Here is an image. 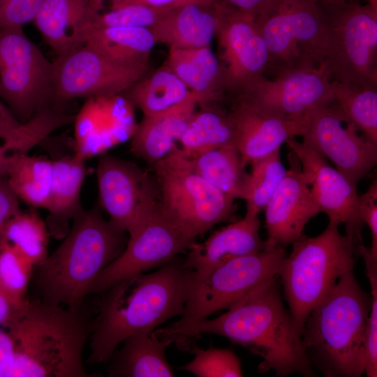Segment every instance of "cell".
<instances>
[{"mask_svg": "<svg viewBox=\"0 0 377 377\" xmlns=\"http://www.w3.org/2000/svg\"><path fill=\"white\" fill-rule=\"evenodd\" d=\"M183 261L177 256L153 273L127 278L100 294L98 316L91 325L89 364L106 363L125 339L151 334L168 319L182 315Z\"/></svg>", "mask_w": 377, "mask_h": 377, "instance_id": "obj_2", "label": "cell"}, {"mask_svg": "<svg viewBox=\"0 0 377 377\" xmlns=\"http://www.w3.org/2000/svg\"><path fill=\"white\" fill-rule=\"evenodd\" d=\"M84 43L116 61L149 64L157 41L149 28L116 27L91 29Z\"/></svg>", "mask_w": 377, "mask_h": 377, "instance_id": "obj_31", "label": "cell"}, {"mask_svg": "<svg viewBox=\"0 0 377 377\" xmlns=\"http://www.w3.org/2000/svg\"><path fill=\"white\" fill-rule=\"evenodd\" d=\"M338 227L329 222L320 235H303L291 244L290 253L279 265L277 276L300 334L313 309L343 274L353 269L356 246Z\"/></svg>", "mask_w": 377, "mask_h": 377, "instance_id": "obj_6", "label": "cell"}, {"mask_svg": "<svg viewBox=\"0 0 377 377\" xmlns=\"http://www.w3.org/2000/svg\"><path fill=\"white\" fill-rule=\"evenodd\" d=\"M91 321L73 310L27 300L4 327L13 341V377H88L83 353Z\"/></svg>", "mask_w": 377, "mask_h": 377, "instance_id": "obj_3", "label": "cell"}, {"mask_svg": "<svg viewBox=\"0 0 377 377\" xmlns=\"http://www.w3.org/2000/svg\"><path fill=\"white\" fill-rule=\"evenodd\" d=\"M165 64L195 95L202 107L224 101L221 65L210 46L170 49Z\"/></svg>", "mask_w": 377, "mask_h": 377, "instance_id": "obj_26", "label": "cell"}, {"mask_svg": "<svg viewBox=\"0 0 377 377\" xmlns=\"http://www.w3.org/2000/svg\"><path fill=\"white\" fill-rule=\"evenodd\" d=\"M371 296L353 269L343 274L306 320L301 340L311 363L327 377H360Z\"/></svg>", "mask_w": 377, "mask_h": 377, "instance_id": "obj_5", "label": "cell"}, {"mask_svg": "<svg viewBox=\"0 0 377 377\" xmlns=\"http://www.w3.org/2000/svg\"><path fill=\"white\" fill-rule=\"evenodd\" d=\"M90 0H43L34 22L57 56L84 43Z\"/></svg>", "mask_w": 377, "mask_h": 377, "instance_id": "obj_25", "label": "cell"}, {"mask_svg": "<svg viewBox=\"0 0 377 377\" xmlns=\"http://www.w3.org/2000/svg\"><path fill=\"white\" fill-rule=\"evenodd\" d=\"M50 235L47 223L36 211L21 209L6 223L0 243L13 246L36 267L48 256Z\"/></svg>", "mask_w": 377, "mask_h": 377, "instance_id": "obj_34", "label": "cell"}, {"mask_svg": "<svg viewBox=\"0 0 377 377\" xmlns=\"http://www.w3.org/2000/svg\"><path fill=\"white\" fill-rule=\"evenodd\" d=\"M212 105L195 112L179 140L181 154L190 158L205 151L235 144V126L228 110Z\"/></svg>", "mask_w": 377, "mask_h": 377, "instance_id": "obj_30", "label": "cell"}, {"mask_svg": "<svg viewBox=\"0 0 377 377\" xmlns=\"http://www.w3.org/2000/svg\"><path fill=\"white\" fill-rule=\"evenodd\" d=\"M358 254L364 260L371 289V307L367 323L363 346V366L368 377L377 376V260L372 258L367 247L362 246Z\"/></svg>", "mask_w": 377, "mask_h": 377, "instance_id": "obj_40", "label": "cell"}, {"mask_svg": "<svg viewBox=\"0 0 377 377\" xmlns=\"http://www.w3.org/2000/svg\"><path fill=\"white\" fill-rule=\"evenodd\" d=\"M218 2L215 36L226 98L265 75L269 52L253 15Z\"/></svg>", "mask_w": 377, "mask_h": 377, "instance_id": "obj_15", "label": "cell"}, {"mask_svg": "<svg viewBox=\"0 0 377 377\" xmlns=\"http://www.w3.org/2000/svg\"><path fill=\"white\" fill-rule=\"evenodd\" d=\"M186 159L191 167L214 186L234 200H245L249 173L245 170L235 144L222 146Z\"/></svg>", "mask_w": 377, "mask_h": 377, "instance_id": "obj_28", "label": "cell"}, {"mask_svg": "<svg viewBox=\"0 0 377 377\" xmlns=\"http://www.w3.org/2000/svg\"><path fill=\"white\" fill-rule=\"evenodd\" d=\"M15 352L8 330L0 327V377H13Z\"/></svg>", "mask_w": 377, "mask_h": 377, "instance_id": "obj_44", "label": "cell"}, {"mask_svg": "<svg viewBox=\"0 0 377 377\" xmlns=\"http://www.w3.org/2000/svg\"><path fill=\"white\" fill-rule=\"evenodd\" d=\"M53 71L22 26L0 29V98L21 122L52 98Z\"/></svg>", "mask_w": 377, "mask_h": 377, "instance_id": "obj_11", "label": "cell"}, {"mask_svg": "<svg viewBox=\"0 0 377 377\" xmlns=\"http://www.w3.org/2000/svg\"><path fill=\"white\" fill-rule=\"evenodd\" d=\"M285 249H266L232 259L205 276L186 269V300L181 318L165 331L189 326L229 309L261 283L277 276Z\"/></svg>", "mask_w": 377, "mask_h": 377, "instance_id": "obj_9", "label": "cell"}, {"mask_svg": "<svg viewBox=\"0 0 377 377\" xmlns=\"http://www.w3.org/2000/svg\"><path fill=\"white\" fill-rule=\"evenodd\" d=\"M20 201L10 188L6 177L0 176V239L8 221L21 210Z\"/></svg>", "mask_w": 377, "mask_h": 377, "instance_id": "obj_43", "label": "cell"}, {"mask_svg": "<svg viewBox=\"0 0 377 377\" xmlns=\"http://www.w3.org/2000/svg\"><path fill=\"white\" fill-rule=\"evenodd\" d=\"M258 214L246 211L243 218L214 231L205 241L193 242L184 267L202 277L232 259L268 249L260 237Z\"/></svg>", "mask_w": 377, "mask_h": 377, "instance_id": "obj_21", "label": "cell"}, {"mask_svg": "<svg viewBox=\"0 0 377 377\" xmlns=\"http://www.w3.org/2000/svg\"><path fill=\"white\" fill-rule=\"evenodd\" d=\"M149 7L169 8L188 3H210L216 0H131Z\"/></svg>", "mask_w": 377, "mask_h": 377, "instance_id": "obj_47", "label": "cell"}, {"mask_svg": "<svg viewBox=\"0 0 377 377\" xmlns=\"http://www.w3.org/2000/svg\"><path fill=\"white\" fill-rule=\"evenodd\" d=\"M255 19L269 52L265 75L276 77L325 62L327 34L315 0H274Z\"/></svg>", "mask_w": 377, "mask_h": 377, "instance_id": "obj_7", "label": "cell"}, {"mask_svg": "<svg viewBox=\"0 0 377 377\" xmlns=\"http://www.w3.org/2000/svg\"><path fill=\"white\" fill-rule=\"evenodd\" d=\"M193 242L158 206L138 234L128 238L122 253L98 274L89 295H100L120 281L168 264Z\"/></svg>", "mask_w": 377, "mask_h": 377, "instance_id": "obj_16", "label": "cell"}, {"mask_svg": "<svg viewBox=\"0 0 377 377\" xmlns=\"http://www.w3.org/2000/svg\"><path fill=\"white\" fill-rule=\"evenodd\" d=\"M358 212L369 227L371 245L368 248L370 255L377 259V179L375 178L365 193L358 195Z\"/></svg>", "mask_w": 377, "mask_h": 377, "instance_id": "obj_42", "label": "cell"}, {"mask_svg": "<svg viewBox=\"0 0 377 377\" xmlns=\"http://www.w3.org/2000/svg\"><path fill=\"white\" fill-rule=\"evenodd\" d=\"M94 207L72 221L60 245L36 267L38 299L76 310L98 274L125 249L128 237Z\"/></svg>", "mask_w": 377, "mask_h": 377, "instance_id": "obj_4", "label": "cell"}, {"mask_svg": "<svg viewBox=\"0 0 377 377\" xmlns=\"http://www.w3.org/2000/svg\"><path fill=\"white\" fill-rule=\"evenodd\" d=\"M320 6H335L344 3L346 0H315ZM367 3L377 7V0H364Z\"/></svg>", "mask_w": 377, "mask_h": 377, "instance_id": "obj_49", "label": "cell"}, {"mask_svg": "<svg viewBox=\"0 0 377 377\" xmlns=\"http://www.w3.org/2000/svg\"><path fill=\"white\" fill-rule=\"evenodd\" d=\"M96 173L101 208L128 238L134 237L158 206L154 177L135 163L111 155L101 156Z\"/></svg>", "mask_w": 377, "mask_h": 377, "instance_id": "obj_13", "label": "cell"}, {"mask_svg": "<svg viewBox=\"0 0 377 377\" xmlns=\"http://www.w3.org/2000/svg\"><path fill=\"white\" fill-rule=\"evenodd\" d=\"M239 11L256 17L274 0H217Z\"/></svg>", "mask_w": 377, "mask_h": 377, "instance_id": "obj_45", "label": "cell"}, {"mask_svg": "<svg viewBox=\"0 0 377 377\" xmlns=\"http://www.w3.org/2000/svg\"><path fill=\"white\" fill-rule=\"evenodd\" d=\"M320 7L332 80L377 88V7L357 0Z\"/></svg>", "mask_w": 377, "mask_h": 377, "instance_id": "obj_10", "label": "cell"}, {"mask_svg": "<svg viewBox=\"0 0 377 377\" xmlns=\"http://www.w3.org/2000/svg\"><path fill=\"white\" fill-rule=\"evenodd\" d=\"M190 90L175 73L164 64L148 72L121 95L143 116L163 112L182 103L191 94Z\"/></svg>", "mask_w": 377, "mask_h": 377, "instance_id": "obj_29", "label": "cell"}, {"mask_svg": "<svg viewBox=\"0 0 377 377\" xmlns=\"http://www.w3.org/2000/svg\"><path fill=\"white\" fill-rule=\"evenodd\" d=\"M43 0H0V29L34 21Z\"/></svg>", "mask_w": 377, "mask_h": 377, "instance_id": "obj_41", "label": "cell"}, {"mask_svg": "<svg viewBox=\"0 0 377 377\" xmlns=\"http://www.w3.org/2000/svg\"><path fill=\"white\" fill-rule=\"evenodd\" d=\"M175 342L171 337L137 334L125 339L112 353L108 374L112 377H170L174 372L165 350Z\"/></svg>", "mask_w": 377, "mask_h": 377, "instance_id": "obj_27", "label": "cell"}, {"mask_svg": "<svg viewBox=\"0 0 377 377\" xmlns=\"http://www.w3.org/2000/svg\"><path fill=\"white\" fill-rule=\"evenodd\" d=\"M229 103L235 145L245 167L280 149L288 139L302 136L310 119L311 114L298 119H285L262 112L239 101Z\"/></svg>", "mask_w": 377, "mask_h": 377, "instance_id": "obj_20", "label": "cell"}, {"mask_svg": "<svg viewBox=\"0 0 377 377\" xmlns=\"http://www.w3.org/2000/svg\"><path fill=\"white\" fill-rule=\"evenodd\" d=\"M250 165L249 188L244 200L246 211L259 214L281 184L287 170L282 163L280 149Z\"/></svg>", "mask_w": 377, "mask_h": 377, "instance_id": "obj_36", "label": "cell"}, {"mask_svg": "<svg viewBox=\"0 0 377 377\" xmlns=\"http://www.w3.org/2000/svg\"><path fill=\"white\" fill-rule=\"evenodd\" d=\"M53 173V161L27 153H12L6 179L10 188L31 208L45 209Z\"/></svg>", "mask_w": 377, "mask_h": 377, "instance_id": "obj_32", "label": "cell"}, {"mask_svg": "<svg viewBox=\"0 0 377 377\" xmlns=\"http://www.w3.org/2000/svg\"><path fill=\"white\" fill-rule=\"evenodd\" d=\"M198 101L191 92L182 103L163 112L143 116L132 135L131 151L151 165L168 156L186 128Z\"/></svg>", "mask_w": 377, "mask_h": 377, "instance_id": "obj_22", "label": "cell"}, {"mask_svg": "<svg viewBox=\"0 0 377 377\" xmlns=\"http://www.w3.org/2000/svg\"><path fill=\"white\" fill-rule=\"evenodd\" d=\"M169 8H152L131 0H90L89 31L116 27L151 29Z\"/></svg>", "mask_w": 377, "mask_h": 377, "instance_id": "obj_35", "label": "cell"}, {"mask_svg": "<svg viewBox=\"0 0 377 377\" xmlns=\"http://www.w3.org/2000/svg\"><path fill=\"white\" fill-rule=\"evenodd\" d=\"M194 358L182 369L198 377L243 376L241 362L228 348L202 349L193 346Z\"/></svg>", "mask_w": 377, "mask_h": 377, "instance_id": "obj_39", "label": "cell"}, {"mask_svg": "<svg viewBox=\"0 0 377 377\" xmlns=\"http://www.w3.org/2000/svg\"><path fill=\"white\" fill-rule=\"evenodd\" d=\"M26 302L19 304L0 290V327H4L10 323L17 316Z\"/></svg>", "mask_w": 377, "mask_h": 377, "instance_id": "obj_46", "label": "cell"}, {"mask_svg": "<svg viewBox=\"0 0 377 377\" xmlns=\"http://www.w3.org/2000/svg\"><path fill=\"white\" fill-rule=\"evenodd\" d=\"M84 160L75 154L53 161L52 180L45 209L49 213L47 226L56 238H64L69 222L82 210L81 191L86 175Z\"/></svg>", "mask_w": 377, "mask_h": 377, "instance_id": "obj_24", "label": "cell"}, {"mask_svg": "<svg viewBox=\"0 0 377 377\" xmlns=\"http://www.w3.org/2000/svg\"><path fill=\"white\" fill-rule=\"evenodd\" d=\"M219 2L188 3L169 8L151 28L157 43L170 49L210 46L217 27Z\"/></svg>", "mask_w": 377, "mask_h": 377, "instance_id": "obj_23", "label": "cell"}, {"mask_svg": "<svg viewBox=\"0 0 377 377\" xmlns=\"http://www.w3.org/2000/svg\"><path fill=\"white\" fill-rule=\"evenodd\" d=\"M288 158L290 167L264 209L268 249L291 245L319 213L298 158L291 150Z\"/></svg>", "mask_w": 377, "mask_h": 377, "instance_id": "obj_19", "label": "cell"}, {"mask_svg": "<svg viewBox=\"0 0 377 377\" xmlns=\"http://www.w3.org/2000/svg\"><path fill=\"white\" fill-rule=\"evenodd\" d=\"M52 99L120 95L149 72V64L112 59L84 43L52 61Z\"/></svg>", "mask_w": 377, "mask_h": 377, "instance_id": "obj_12", "label": "cell"}, {"mask_svg": "<svg viewBox=\"0 0 377 377\" xmlns=\"http://www.w3.org/2000/svg\"><path fill=\"white\" fill-rule=\"evenodd\" d=\"M334 102L348 122L377 144V88L331 80Z\"/></svg>", "mask_w": 377, "mask_h": 377, "instance_id": "obj_33", "label": "cell"}, {"mask_svg": "<svg viewBox=\"0 0 377 377\" xmlns=\"http://www.w3.org/2000/svg\"><path fill=\"white\" fill-rule=\"evenodd\" d=\"M45 137V126L39 119L21 122L0 98V141L10 152L27 153Z\"/></svg>", "mask_w": 377, "mask_h": 377, "instance_id": "obj_38", "label": "cell"}, {"mask_svg": "<svg viewBox=\"0 0 377 377\" xmlns=\"http://www.w3.org/2000/svg\"><path fill=\"white\" fill-rule=\"evenodd\" d=\"M332 76L325 62L318 67L290 72L270 80L264 75L232 95L262 112L285 119H298L334 102Z\"/></svg>", "mask_w": 377, "mask_h": 377, "instance_id": "obj_14", "label": "cell"}, {"mask_svg": "<svg viewBox=\"0 0 377 377\" xmlns=\"http://www.w3.org/2000/svg\"><path fill=\"white\" fill-rule=\"evenodd\" d=\"M35 266L13 246L0 243V290L13 301L23 304Z\"/></svg>", "mask_w": 377, "mask_h": 377, "instance_id": "obj_37", "label": "cell"}, {"mask_svg": "<svg viewBox=\"0 0 377 377\" xmlns=\"http://www.w3.org/2000/svg\"><path fill=\"white\" fill-rule=\"evenodd\" d=\"M12 153L0 143V176L6 177Z\"/></svg>", "mask_w": 377, "mask_h": 377, "instance_id": "obj_48", "label": "cell"}, {"mask_svg": "<svg viewBox=\"0 0 377 377\" xmlns=\"http://www.w3.org/2000/svg\"><path fill=\"white\" fill-rule=\"evenodd\" d=\"M286 143L296 155L313 200L329 222L346 227V235L356 247L362 244L364 222L358 212L357 186L349 182L327 159L302 142L294 138Z\"/></svg>", "mask_w": 377, "mask_h": 377, "instance_id": "obj_18", "label": "cell"}, {"mask_svg": "<svg viewBox=\"0 0 377 377\" xmlns=\"http://www.w3.org/2000/svg\"><path fill=\"white\" fill-rule=\"evenodd\" d=\"M357 131L334 102L311 113L302 142L331 161L357 186L377 164V144Z\"/></svg>", "mask_w": 377, "mask_h": 377, "instance_id": "obj_17", "label": "cell"}, {"mask_svg": "<svg viewBox=\"0 0 377 377\" xmlns=\"http://www.w3.org/2000/svg\"><path fill=\"white\" fill-rule=\"evenodd\" d=\"M277 277L261 283L215 318H207L177 330H159L158 334L182 344L201 334L220 335L260 356V373L316 376L301 334L285 307Z\"/></svg>", "mask_w": 377, "mask_h": 377, "instance_id": "obj_1", "label": "cell"}, {"mask_svg": "<svg viewBox=\"0 0 377 377\" xmlns=\"http://www.w3.org/2000/svg\"><path fill=\"white\" fill-rule=\"evenodd\" d=\"M152 167L159 208L189 238L228 221L235 212V200L199 175L177 145Z\"/></svg>", "mask_w": 377, "mask_h": 377, "instance_id": "obj_8", "label": "cell"}]
</instances>
